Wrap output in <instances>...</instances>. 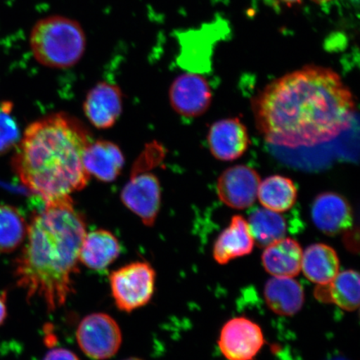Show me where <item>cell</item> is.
I'll list each match as a JSON object with an SVG mask.
<instances>
[{
  "label": "cell",
  "mask_w": 360,
  "mask_h": 360,
  "mask_svg": "<svg viewBox=\"0 0 360 360\" xmlns=\"http://www.w3.org/2000/svg\"><path fill=\"white\" fill-rule=\"evenodd\" d=\"M252 108L265 141L294 148L339 136L352 122L355 102L334 70L311 65L273 81L255 96Z\"/></svg>",
  "instance_id": "6da1fadb"
},
{
  "label": "cell",
  "mask_w": 360,
  "mask_h": 360,
  "mask_svg": "<svg viewBox=\"0 0 360 360\" xmlns=\"http://www.w3.org/2000/svg\"><path fill=\"white\" fill-rule=\"evenodd\" d=\"M85 235L86 223L71 196L46 202L34 215L27 241L15 261L17 285L25 291L27 299L39 297L49 311L65 305L74 292Z\"/></svg>",
  "instance_id": "7a4b0ae2"
},
{
  "label": "cell",
  "mask_w": 360,
  "mask_h": 360,
  "mask_svg": "<svg viewBox=\"0 0 360 360\" xmlns=\"http://www.w3.org/2000/svg\"><path fill=\"white\" fill-rule=\"evenodd\" d=\"M90 142L88 130L73 117L48 115L25 129L13 157V169L44 204L65 199L89 181L84 154Z\"/></svg>",
  "instance_id": "3957f363"
},
{
  "label": "cell",
  "mask_w": 360,
  "mask_h": 360,
  "mask_svg": "<svg viewBox=\"0 0 360 360\" xmlns=\"http://www.w3.org/2000/svg\"><path fill=\"white\" fill-rule=\"evenodd\" d=\"M30 45L40 65L65 70L77 65L83 58L87 38L78 21L63 15H49L35 22Z\"/></svg>",
  "instance_id": "277c9868"
},
{
  "label": "cell",
  "mask_w": 360,
  "mask_h": 360,
  "mask_svg": "<svg viewBox=\"0 0 360 360\" xmlns=\"http://www.w3.org/2000/svg\"><path fill=\"white\" fill-rule=\"evenodd\" d=\"M156 273L147 262H134L112 271L110 285L112 298L121 311L143 307L155 294Z\"/></svg>",
  "instance_id": "5b68a950"
},
{
  "label": "cell",
  "mask_w": 360,
  "mask_h": 360,
  "mask_svg": "<svg viewBox=\"0 0 360 360\" xmlns=\"http://www.w3.org/2000/svg\"><path fill=\"white\" fill-rule=\"evenodd\" d=\"M76 338L81 350L96 360L115 356L122 344V333L118 323L105 313L84 317L78 326Z\"/></svg>",
  "instance_id": "8992f818"
},
{
  "label": "cell",
  "mask_w": 360,
  "mask_h": 360,
  "mask_svg": "<svg viewBox=\"0 0 360 360\" xmlns=\"http://www.w3.org/2000/svg\"><path fill=\"white\" fill-rule=\"evenodd\" d=\"M264 344L260 326L245 317L225 323L218 340L219 348L228 360H254Z\"/></svg>",
  "instance_id": "52a82bcc"
},
{
  "label": "cell",
  "mask_w": 360,
  "mask_h": 360,
  "mask_svg": "<svg viewBox=\"0 0 360 360\" xmlns=\"http://www.w3.org/2000/svg\"><path fill=\"white\" fill-rule=\"evenodd\" d=\"M120 198L143 224L148 227L155 224L161 206V187L154 174H134L121 191Z\"/></svg>",
  "instance_id": "ba28073f"
},
{
  "label": "cell",
  "mask_w": 360,
  "mask_h": 360,
  "mask_svg": "<svg viewBox=\"0 0 360 360\" xmlns=\"http://www.w3.org/2000/svg\"><path fill=\"white\" fill-rule=\"evenodd\" d=\"M169 102L177 114L195 118L204 115L212 102V92L208 82L200 75H179L171 84Z\"/></svg>",
  "instance_id": "9c48e42d"
},
{
  "label": "cell",
  "mask_w": 360,
  "mask_h": 360,
  "mask_svg": "<svg viewBox=\"0 0 360 360\" xmlns=\"http://www.w3.org/2000/svg\"><path fill=\"white\" fill-rule=\"evenodd\" d=\"M261 182L257 171L246 165L224 170L217 182L219 200L235 210H245L257 199Z\"/></svg>",
  "instance_id": "30bf717a"
},
{
  "label": "cell",
  "mask_w": 360,
  "mask_h": 360,
  "mask_svg": "<svg viewBox=\"0 0 360 360\" xmlns=\"http://www.w3.org/2000/svg\"><path fill=\"white\" fill-rule=\"evenodd\" d=\"M311 216L315 227L328 236L348 231L354 222L352 207L349 201L334 192L322 193L315 198Z\"/></svg>",
  "instance_id": "8fae6325"
},
{
  "label": "cell",
  "mask_w": 360,
  "mask_h": 360,
  "mask_svg": "<svg viewBox=\"0 0 360 360\" xmlns=\"http://www.w3.org/2000/svg\"><path fill=\"white\" fill-rule=\"evenodd\" d=\"M123 110V94L114 84L101 82L88 93L84 103L85 116L98 129H108L119 120Z\"/></svg>",
  "instance_id": "7c38bea8"
},
{
  "label": "cell",
  "mask_w": 360,
  "mask_h": 360,
  "mask_svg": "<svg viewBox=\"0 0 360 360\" xmlns=\"http://www.w3.org/2000/svg\"><path fill=\"white\" fill-rule=\"evenodd\" d=\"M250 143L246 126L238 118L219 120L209 130L210 150L215 159L219 160H238L244 155Z\"/></svg>",
  "instance_id": "4fadbf2b"
},
{
  "label": "cell",
  "mask_w": 360,
  "mask_h": 360,
  "mask_svg": "<svg viewBox=\"0 0 360 360\" xmlns=\"http://www.w3.org/2000/svg\"><path fill=\"white\" fill-rule=\"evenodd\" d=\"M84 165L89 175L110 183L120 176L124 169L123 152L115 143L108 141L90 142L84 154Z\"/></svg>",
  "instance_id": "5bb4252c"
},
{
  "label": "cell",
  "mask_w": 360,
  "mask_h": 360,
  "mask_svg": "<svg viewBox=\"0 0 360 360\" xmlns=\"http://www.w3.org/2000/svg\"><path fill=\"white\" fill-rule=\"evenodd\" d=\"M254 246L247 220L241 215H235L214 243V258L219 264H226L232 259L251 254Z\"/></svg>",
  "instance_id": "9a60e30c"
},
{
  "label": "cell",
  "mask_w": 360,
  "mask_h": 360,
  "mask_svg": "<svg viewBox=\"0 0 360 360\" xmlns=\"http://www.w3.org/2000/svg\"><path fill=\"white\" fill-rule=\"evenodd\" d=\"M303 250L291 238L281 240L264 248L263 266L274 277L294 278L301 271Z\"/></svg>",
  "instance_id": "2e32d148"
},
{
  "label": "cell",
  "mask_w": 360,
  "mask_h": 360,
  "mask_svg": "<svg viewBox=\"0 0 360 360\" xmlns=\"http://www.w3.org/2000/svg\"><path fill=\"white\" fill-rule=\"evenodd\" d=\"M120 252L118 238L110 231L97 229L85 235L80 247L79 259L89 269L102 270L114 263Z\"/></svg>",
  "instance_id": "e0dca14e"
},
{
  "label": "cell",
  "mask_w": 360,
  "mask_h": 360,
  "mask_svg": "<svg viewBox=\"0 0 360 360\" xmlns=\"http://www.w3.org/2000/svg\"><path fill=\"white\" fill-rule=\"evenodd\" d=\"M314 296L323 303H334L345 311L353 312L359 306V274L349 269L338 274L330 283L318 285Z\"/></svg>",
  "instance_id": "ac0fdd59"
},
{
  "label": "cell",
  "mask_w": 360,
  "mask_h": 360,
  "mask_svg": "<svg viewBox=\"0 0 360 360\" xmlns=\"http://www.w3.org/2000/svg\"><path fill=\"white\" fill-rule=\"evenodd\" d=\"M264 298L273 312L292 316L303 307L304 292L294 278L273 276L265 285Z\"/></svg>",
  "instance_id": "d6986e66"
},
{
  "label": "cell",
  "mask_w": 360,
  "mask_h": 360,
  "mask_svg": "<svg viewBox=\"0 0 360 360\" xmlns=\"http://www.w3.org/2000/svg\"><path fill=\"white\" fill-rule=\"evenodd\" d=\"M301 270L309 281L326 285L340 273V259L330 245L314 244L303 251Z\"/></svg>",
  "instance_id": "ffe728a7"
},
{
  "label": "cell",
  "mask_w": 360,
  "mask_h": 360,
  "mask_svg": "<svg viewBox=\"0 0 360 360\" xmlns=\"http://www.w3.org/2000/svg\"><path fill=\"white\" fill-rule=\"evenodd\" d=\"M298 191L292 180L282 175H272L260 182L257 199L264 208L282 213L295 205Z\"/></svg>",
  "instance_id": "44dd1931"
},
{
  "label": "cell",
  "mask_w": 360,
  "mask_h": 360,
  "mask_svg": "<svg viewBox=\"0 0 360 360\" xmlns=\"http://www.w3.org/2000/svg\"><path fill=\"white\" fill-rule=\"evenodd\" d=\"M247 222L255 244L260 248L267 247L285 237V219L280 213L273 210L256 209L250 214Z\"/></svg>",
  "instance_id": "7402d4cb"
},
{
  "label": "cell",
  "mask_w": 360,
  "mask_h": 360,
  "mask_svg": "<svg viewBox=\"0 0 360 360\" xmlns=\"http://www.w3.org/2000/svg\"><path fill=\"white\" fill-rule=\"evenodd\" d=\"M28 223L20 211L7 205H0V255L15 251L25 242Z\"/></svg>",
  "instance_id": "603a6c76"
},
{
  "label": "cell",
  "mask_w": 360,
  "mask_h": 360,
  "mask_svg": "<svg viewBox=\"0 0 360 360\" xmlns=\"http://www.w3.org/2000/svg\"><path fill=\"white\" fill-rule=\"evenodd\" d=\"M12 110L11 102L0 103V155L10 152L18 146L21 139L19 125L12 115Z\"/></svg>",
  "instance_id": "cb8c5ba5"
},
{
  "label": "cell",
  "mask_w": 360,
  "mask_h": 360,
  "mask_svg": "<svg viewBox=\"0 0 360 360\" xmlns=\"http://www.w3.org/2000/svg\"><path fill=\"white\" fill-rule=\"evenodd\" d=\"M43 360H80L75 353L70 349L60 348L53 349L45 355Z\"/></svg>",
  "instance_id": "d4e9b609"
},
{
  "label": "cell",
  "mask_w": 360,
  "mask_h": 360,
  "mask_svg": "<svg viewBox=\"0 0 360 360\" xmlns=\"http://www.w3.org/2000/svg\"><path fill=\"white\" fill-rule=\"evenodd\" d=\"M7 292H0V326L3 325L4 321H6L8 310H7Z\"/></svg>",
  "instance_id": "484cf974"
},
{
  "label": "cell",
  "mask_w": 360,
  "mask_h": 360,
  "mask_svg": "<svg viewBox=\"0 0 360 360\" xmlns=\"http://www.w3.org/2000/svg\"><path fill=\"white\" fill-rule=\"evenodd\" d=\"M281 1L287 4V6H292L294 4H300L302 0H281Z\"/></svg>",
  "instance_id": "4316f807"
},
{
  "label": "cell",
  "mask_w": 360,
  "mask_h": 360,
  "mask_svg": "<svg viewBox=\"0 0 360 360\" xmlns=\"http://www.w3.org/2000/svg\"><path fill=\"white\" fill-rule=\"evenodd\" d=\"M328 360H349L347 358L342 356V355H336V356L333 357Z\"/></svg>",
  "instance_id": "83f0119b"
},
{
  "label": "cell",
  "mask_w": 360,
  "mask_h": 360,
  "mask_svg": "<svg viewBox=\"0 0 360 360\" xmlns=\"http://www.w3.org/2000/svg\"><path fill=\"white\" fill-rule=\"evenodd\" d=\"M313 1L316 3H325L327 1H330V0H313Z\"/></svg>",
  "instance_id": "f1b7e54d"
},
{
  "label": "cell",
  "mask_w": 360,
  "mask_h": 360,
  "mask_svg": "<svg viewBox=\"0 0 360 360\" xmlns=\"http://www.w3.org/2000/svg\"><path fill=\"white\" fill-rule=\"evenodd\" d=\"M124 360H143V359H139V358L132 357V358H129V359H124Z\"/></svg>",
  "instance_id": "f546056e"
}]
</instances>
